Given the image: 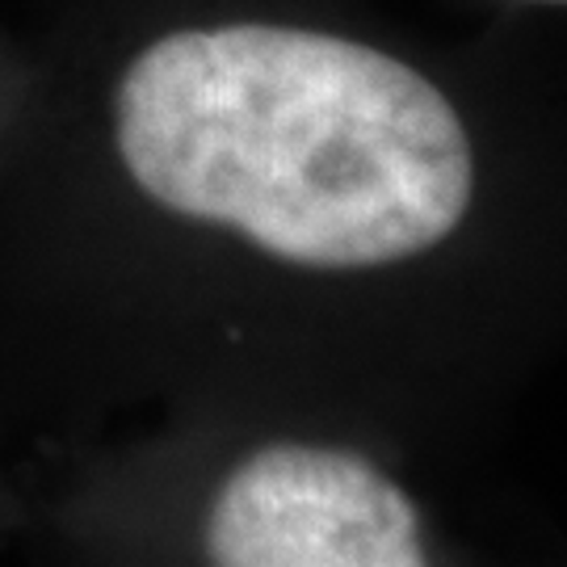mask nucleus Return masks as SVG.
Segmentation results:
<instances>
[{"instance_id": "1", "label": "nucleus", "mask_w": 567, "mask_h": 567, "mask_svg": "<svg viewBox=\"0 0 567 567\" xmlns=\"http://www.w3.org/2000/svg\"><path fill=\"white\" fill-rule=\"evenodd\" d=\"M210 567H429L421 517L386 471L341 446L269 442L206 505Z\"/></svg>"}, {"instance_id": "2", "label": "nucleus", "mask_w": 567, "mask_h": 567, "mask_svg": "<svg viewBox=\"0 0 567 567\" xmlns=\"http://www.w3.org/2000/svg\"><path fill=\"white\" fill-rule=\"evenodd\" d=\"M18 89H21V42H18L13 21L0 13V135H4V126H9Z\"/></svg>"}, {"instance_id": "3", "label": "nucleus", "mask_w": 567, "mask_h": 567, "mask_svg": "<svg viewBox=\"0 0 567 567\" xmlns=\"http://www.w3.org/2000/svg\"><path fill=\"white\" fill-rule=\"evenodd\" d=\"M471 4H484L492 9L501 21H513V25H564L567 21V0H471Z\"/></svg>"}]
</instances>
